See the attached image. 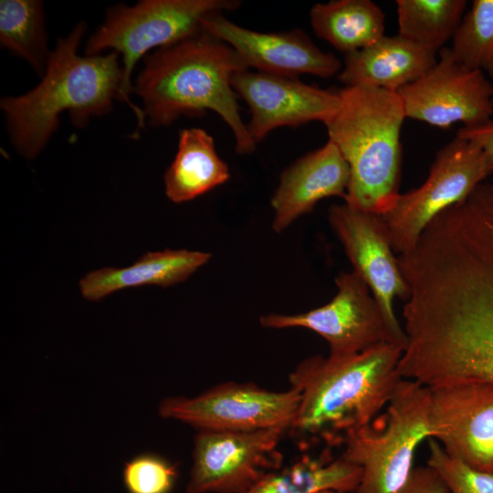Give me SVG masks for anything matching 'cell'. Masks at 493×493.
Instances as JSON below:
<instances>
[{"mask_svg": "<svg viewBox=\"0 0 493 493\" xmlns=\"http://www.w3.org/2000/svg\"><path fill=\"white\" fill-rule=\"evenodd\" d=\"M396 493H448L438 474L427 465L414 467L406 483Z\"/></svg>", "mask_w": 493, "mask_h": 493, "instance_id": "obj_28", "label": "cell"}, {"mask_svg": "<svg viewBox=\"0 0 493 493\" xmlns=\"http://www.w3.org/2000/svg\"><path fill=\"white\" fill-rule=\"evenodd\" d=\"M430 392L431 438L448 455L493 472V384L455 383Z\"/></svg>", "mask_w": 493, "mask_h": 493, "instance_id": "obj_14", "label": "cell"}, {"mask_svg": "<svg viewBox=\"0 0 493 493\" xmlns=\"http://www.w3.org/2000/svg\"><path fill=\"white\" fill-rule=\"evenodd\" d=\"M338 92L339 108L324 124L349 165L344 203L382 215L400 194L403 100L398 92L365 86Z\"/></svg>", "mask_w": 493, "mask_h": 493, "instance_id": "obj_4", "label": "cell"}, {"mask_svg": "<svg viewBox=\"0 0 493 493\" xmlns=\"http://www.w3.org/2000/svg\"><path fill=\"white\" fill-rule=\"evenodd\" d=\"M428 451L426 465L438 474L448 493H493V472L475 468L448 455L432 438Z\"/></svg>", "mask_w": 493, "mask_h": 493, "instance_id": "obj_26", "label": "cell"}, {"mask_svg": "<svg viewBox=\"0 0 493 493\" xmlns=\"http://www.w3.org/2000/svg\"><path fill=\"white\" fill-rule=\"evenodd\" d=\"M231 86L248 105L251 119L246 127L256 144L281 126L325 123L340 105L338 90L310 86L295 77L245 69L232 76Z\"/></svg>", "mask_w": 493, "mask_h": 493, "instance_id": "obj_15", "label": "cell"}, {"mask_svg": "<svg viewBox=\"0 0 493 493\" xmlns=\"http://www.w3.org/2000/svg\"><path fill=\"white\" fill-rule=\"evenodd\" d=\"M210 258V253L187 249L148 252L130 267H103L88 273L79 280V290L84 299L98 301L125 288H165L187 279Z\"/></svg>", "mask_w": 493, "mask_h": 493, "instance_id": "obj_19", "label": "cell"}, {"mask_svg": "<svg viewBox=\"0 0 493 493\" xmlns=\"http://www.w3.org/2000/svg\"><path fill=\"white\" fill-rule=\"evenodd\" d=\"M294 388L270 391L253 383L228 382L194 397H169L159 414L197 431L246 432L273 427L289 429L299 404Z\"/></svg>", "mask_w": 493, "mask_h": 493, "instance_id": "obj_9", "label": "cell"}, {"mask_svg": "<svg viewBox=\"0 0 493 493\" xmlns=\"http://www.w3.org/2000/svg\"><path fill=\"white\" fill-rule=\"evenodd\" d=\"M285 427L246 432L197 431L185 493H245L278 469Z\"/></svg>", "mask_w": 493, "mask_h": 493, "instance_id": "obj_10", "label": "cell"}, {"mask_svg": "<svg viewBox=\"0 0 493 493\" xmlns=\"http://www.w3.org/2000/svg\"><path fill=\"white\" fill-rule=\"evenodd\" d=\"M205 31L230 46L246 66L260 72L295 77L308 73L330 78L341 69L340 60L320 50L300 30L263 33L244 28L213 13L202 19Z\"/></svg>", "mask_w": 493, "mask_h": 493, "instance_id": "obj_16", "label": "cell"}, {"mask_svg": "<svg viewBox=\"0 0 493 493\" xmlns=\"http://www.w3.org/2000/svg\"><path fill=\"white\" fill-rule=\"evenodd\" d=\"M404 349L386 343L349 355L311 356L289 373L300 399L288 431L305 448L342 445L345 436L370 423L387 406L403 379Z\"/></svg>", "mask_w": 493, "mask_h": 493, "instance_id": "obj_1", "label": "cell"}, {"mask_svg": "<svg viewBox=\"0 0 493 493\" xmlns=\"http://www.w3.org/2000/svg\"><path fill=\"white\" fill-rule=\"evenodd\" d=\"M239 5L237 0H145L133 6L119 5L108 11L89 39L85 55H99L108 48L121 54L123 93L140 127L145 121L143 110L129 99L138 60L153 47H169L199 34L204 17L236 10Z\"/></svg>", "mask_w": 493, "mask_h": 493, "instance_id": "obj_6", "label": "cell"}, {"mask_svg": "<svg viewBox=\"0 0 493 493\" xmlns=\"http://www.w3.org/2000/svg\"><path fill=\"white\" fill-rule=\"evenodd\" d=\"M229 178L228 166L218 156L213 137L200 128L182 130L177 152L163 177L166 196L176 204L188 202Z\"/></svg>", "mask_w": 493, "mask_h": 493, "instance_id": "obj_20", "label": "cell"}, {"mask_svg": "<svg viewBox=\"0 0 493 493\" xmlns=\"http://www.w3.org/2000/svg\"><path fill=\"white\" fill-rule=\"evenodd\" d=\"M361 477V467L341 455H304L293 464L267 474L245 493H317L326 489L354 493Z\"/></svg>", "mask_w": 493, "mask_h": 493, "instance_id": "obj_22", "label": "cell"}, {"mask_svg": "<svg viewBox=\"0 0 493 493\" xmlns=\"http://www.w3.org/2000/svg\"><path fill=\"white\" fill-rule=\"evenodd\" d=\"M397 92L406 118L441 129L456 122L477 126L493 116V82L458 63L449 47H443L436 63Z\"/></svg>", "mask_w": 493, "mask_h": 493, "instance_id": "obj_12", "label": "cell"}, {"mask_svg": "<svg viewBox=\"0 0 493 493\" xmlns=\"http://www.w3.org/2000/svg\"><path fill=\"white\" fill-rule=\"evenodd\" d=\"M435 53L399 35L383 36L373 44L345 55L339 79L345 87L365 86L397 92L436 63Z\"/></svg>", "mask_w": 493, "mask_h": 493, "instance_id": "obj_18", "label": "cell"}, {"mask_svg": "<svg viewBox=\"0 0 493 493\" xmlns=\"http://www.w3.org/2000/svg\"><path fill=\"white\" fill-rule=\"evenodd\" d=\"M452 39L454 58L493 82V0H474Z\"/></svg>", "mask_w": 493, "mask_h": 493, "instance_id": "obj_25", "label": "cell"}, {"mask_svg": "<svg viewBox=\"0 0 493 493\" xmlns=\"http://www.w3.org/2000/svg\"><path fill=\"white\" fill-rule=\"evenodd\" d=\"M178 471L166 458L152 454H140L125 462L123 485L128 493H171Z\"/></svg>", "mask_w": 493, "mask_h": 493, "instance_id": "obj_27", "label": "cell"}, {"mask_svg": "<svg viewBox=\"0 0 493 493\" xmlns=\"http://www.w3.org/2000/svg\"><path fill=\"white\" fill-rule=\"evenodd\" d=\"M456 136L477 143L487 154L493 166V120L477 125L460 128Z\"/></svg>", "mask_w": 493, "mask_h": 493, "instance_id": "obj_29", "label": "cell"}, {"mask_svg": "<svg viewBox=\"0 0 493 493\" xmlns=\"http://www.w3.org/2000/svg\"><path fill=\"white\" fill-rule=\"evenodd\" d=\"M349 181V165L329 140L320 149L298 159L281 173L271 198L273 230L282 232L324 198H344Z\"/></svg>", "mask_w": 493, "mask_h": 493, "instance_id": "obj_17", "label": "cell"}, {"mask_svg": "<svg viewBox=\"0 0 493 493\" xmlns=\"http://www.w3.org/2000/svg\"><path fill=\"white\" fill-rule=\"evenodd\" d=\"M328 219L353 271L366 282L390 325L404 332L395 315L394 301H406L409 288L382 216L344 203L331 205Z\"/></svg>", "mask_w": 493, "mask_h": 493, "instance_id": "obj_13", "label": "cell"}, {"mask_svg": "<svg viewBox=\"0 0 493 493\" xmlns=\"http://www.w3.org/2000/svg\"><path fill=\"white\" fill-rule=\"evenodd\" d=\"M398 35L436 52L453 38L467 7L465 0H397Z\"/></svg>", "mask_w": 493, "mask_h": 493, "instance_id": "obj_23", "label": "cell"}, {"mask_svg": "<svg viewBox=\"0 0 493 493\" xmlns=\"http://www.w3.org/2000/svg\"><path fill=\"white\" fill-rule=\"evenodd\" d=\"M430 388L403 378L383 422L349 433L341 456L362 469L354 493H396L408 480L419 445L431 438Z\"/></svg>", "mask_w": 493, "mask_h": 493, "instance_id": "obj_5", "label": "cell"}, {"mask_svg": "<svg viewBox=\"0 0 493 493\" xmlns=\"http://www.w3.org/2000/svg\"><path fill=\"white\" fill-rule=\"evenodd\" d=\"M0 42L39 73H44L50 52L47 47L42 3L1 0Z\"/></svg>", "mask_w": 493, "mask_h": 493, "instance_id": "obj_24", "label": "cell"}, {"mask_svg": "<svg viewBox=\"0 0 493 493\" xmlns=\"http://www.w3.org/2000/svg\"><path fill=\"white\" fill-rule=\"evenodd\" d=\"M315 34L345 55L362 49L384 35L385 16L370 0H334L309 12Z\"/></svg>", "mask_w": 493, "mask_h": 493, "instance_id": "obj_21", "label": "cell"}, {"mask_svg": "<svg viewBox=\"0 0 493 493\" xmlns=\"http://www.w3.org/2000/svg\"><path fill=\"white\" fill-rule=\"evenodd\" d=\"M432 376L436 385L493 384V266L448 318L436 344Z\"/></svg>", "mask_w": 493, "mask_h": 493, "instance_id": "obj_11", "label": "cell"}, {"mask_svg": "<svg viewBox=\"0 0 493 493\" xmlns=\"http://www.w3.org/2000/svg\"><path fill=\"white\" fill-rule=\"evenodd\" d=\"M245 69L249 68L230 46L203 29L148 56L133 90L153 126L215 111L232 131L236 151L246 154L257 144L242 121L231 86L232 76Z\"/></svg>", "mask_w": 493, "mask_h": 493, "instance_id": "obj_3", "label": "cell"}, {"mask_svg": "<svg viewBox=\"0 0 493 493\" xmlns=\"http://www.w3.org/2000/svg\"><path fill=\"white\" fill-rule=\"evenodd\" d=\"M335 283L337 293L325 305L298 314H267L260 317V324L269 329L310 330L328 342L330 356L353 355L386 343L404 351L405 332L390 325L359 274L342 272Z\"/></svg>", "mask_w": 493, "mask_h": 493, "instance_id": "obj_8", "label": "cell"}, {"mask_svg": "<svg viewBox=\"0 0 493 493\" xmlns=\"http://www.w3.org/2000/svg\"><path fill=\"white\" fill-rule=\"evenodd\" d=\"M493 173L485 152L456 136L435 157L421 186L399 194L380 215L394 253L409 252L426 226L441 212L461 202Z\"/></svg>", "mask_w": 493, "mask_h": 493, "instance_id": "obj_7", "label": "cell"}, {"mask_svg": "<svg viewBox=\"0 0 493 493\" xmlns=\"http://www.w3.org/2000/svg\"><path fill=\"white\" fill-rule=\"evenodd\" d=\"M317 493H346V492L338 491L334 489H326V490L319 491Z\"/></svg>", "mask_w": 493, "mask_h": 493, "instance_id": "obj_30", "label": "cell"}, {"mask_svg": "<svg viewBox=\"0 0 493 493\" xmlns=\"http://www.w3.org/2000/svg\"><path fill=\"white\" fill-rule=\"evenodd\" d=\"M86 25L79 23L50 52L41 81L17 97H5V112L11 143L25 158H35L67 111L76 126L112 109L114 100L125 102L123 71L118 53L78 54Z\"/></svg>", "mask_w": 493, "mask_h": 493, "instance_id": "obj_2", "label": "cell"}]
</instances>
